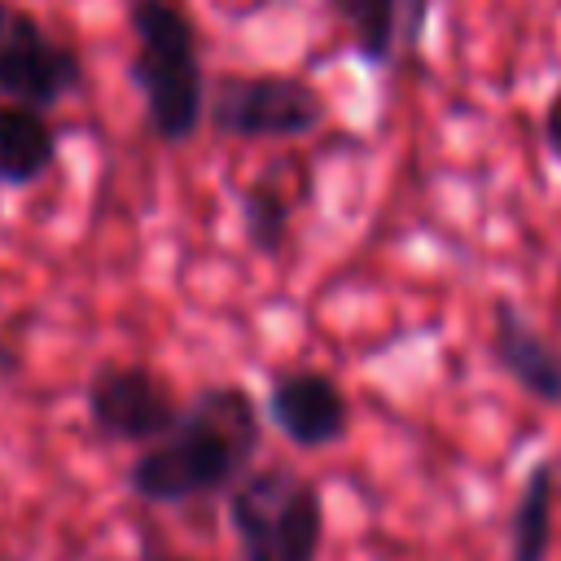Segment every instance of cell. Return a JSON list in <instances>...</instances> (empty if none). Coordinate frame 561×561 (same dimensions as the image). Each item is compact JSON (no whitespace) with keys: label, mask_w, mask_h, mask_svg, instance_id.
I'll list each match as a JSON object with an SVG mask.
<instances>
[{"label":"cell","mask_w":561,"mask_h":561,"mask_svg":"<svg viewBox=\"0 0 561 561\" xmlns=\"http://www.w3.org/2000/svg\"><path fill=\"white\" fill-rule=\"evenodd\" d=\"M57 127L48 110L0 101V188H31L57 162Z\"/></svg>","instance_id":"8fae6325"},{"label":"cell","mask_w":561,"mask_h":561,"mask_svg":"<svg viewBox=\"0 0 561 561\" xmlns=\"http://www.w3.org/2000/svg\"><path fill=\"white\" fill-rule=\"evenodd\" d=\"M491 355L530 399L561 403V351L526 320L513 298H495L491 307Z\"/></svg>","instance_id":"9c48e42d"},{"label":"cell","mask_w":561,"mask_h":561,"mask_svg":"<svg viewBox=\"0 0 561 561\" xmlns=\"http://www.w3.org/2000/svg\"><path fill=\"white\" fill-rule=\"evenodd\" d=\"M83 88V57L75 44H61L35 13L13 9L0 35V101L53 110Z\"/></svg>","instance_id":"8992f818"},{"label":"cell","mask_w":561,"mask_h":561,"mask_svg":"<svg viewBox=\"0 0 561 561\" xmlns=\"http://www.w3.org/2000/svg\"><path fill=\"white\" fill-rule=\"evenodd\" d=\"M329 118L324 92L307 75H237L210 79L206 123L224 140H298Z\"/></svg>","instance_id":"277c9868"},{"label":"cell","mask_w":561,"mask_h":561,"mask_svg":"<svg viewBox=\"0 0 561 561\" xmlns=\"http://www.w3.org/2000/svg\"><path fill=\"white\" fill-rule=\"evenodd\" d=\"M267 425L298 451L337 447L351 434V399L320 368H285L267 381Z\"/></svg>","instance_id":"52a82bcc"},{"label":"cell","mask_w":561,"mask_h":561,"mask_svg":"<svg viewBox=\"0 0 561 561\" xmlns=\"http://www.w3.org/2000/svg\"><path fill=\"white\" fill-rule=\"evenodd\" d=\"M83 412L88 425L101 443L114 447H149L184 412V399L171 390L162 373L149 364H96L83 390Z\"/></svg>","instance_id":"5b68a950"},{"label":"cell","mask_w":561,"mask_h":561,"mask_svg":"<svg viewBox=\"0 0 561 561\" xmlns=\"http://www.w3.org/2000/svg\"><path fill=\"white\" fill-rule=\"evenodd\" d=\"M307 197H311V175H307L302 158L285 153V158L267 162L241 188V232H245L250 250L276 254L289 241L294 215L307 206Z\"/></svg>","instance_id":"ba28073f"},{"label":"cell","mask_w":561,"mask_h":561,"mask_svg":"<svg viewBox=\"0 0 561 561\" xmlns=\"http://www.w3.org/2000/svg\"><path fill=\"white\" fill-rule=\"evenodd\" d=\"M557 517V469L535 460L508 508V561H548Z\"/></svg>","instance_id":"7c38bea8"},{"label":"cell","mask_w":561,"mask_h":561,"mask_svg":"<svg viewBox=\"0 0 561 561\" xmlns=\"http://www.w3.org/2000/svg\"><path fill=\"white\" fill-rule=\"evenodd\" d=\"M145 561H197V557H167V552H145Z\"/></svg>","instance_id":"9a60e30c"},{"label":"cell","mask_w":561,"mask_h":561,"mask_svg":"<svg viewBox=\"0 0 561 561\" xmlns=\"http://www.w3.org/2000/svg\"><path fill=\"white\" fill-rule=\"evenodd\" d=\"M539 136H543V149L561 162V88L548 96L543 105V123H539Z\"/></svg>","instance_id":"4fadbf2b"},{"label":"cell","mask_w":561,"mask_h":561,"mask_svg":"<svg viewBox=\"0 0 561 561\" xmlns=\"http://www.w3.org/2000/svg\"><path fill=\"white\" fill-rule=\"evenodd\" d=\"M351 31V48L368 66H394L425 35L430 0H324Z\"/></svg>","instance_id":"30bf717a"},{"label":"cell","mask_w":561,"mask_h":561,"mask_svg":"<svg viewBox=\"0 0 561 561\" xmlns=\"http://www.w3.org/2000/svg\"><path fill=\"white\" fill-rule=\"evenodd\" d=\"M13 9H18V4H9V0H0V35H4V26H9V18H13Z\"/></svg>","instance_id":"5bb4252c"},{"label":"cell","mask_w":561,"mask_h":561,"mask_svg":"<svg viewBox=\"0 0 561 561\" xmlns=\"http://www.w3.org/2000/svg\"><path fill=\"white\" fill-rule=\"evenodd\" d=\"M324 526V491L294 465H259L228 491L241 561H320Z\"/></svg>","instance_id":"3957f363"},{"label":"cell","mask_w":561,"mask_h":561,"mask_svg":"<svg viewBox=\"0 0 561 561\" xmlns=\"http://www.w3.org/2000/svg\"><path fill=\"white\" fill-rule=\"evenodd\" d=\"M263 412L245 386L219 381L184 399L180 421L127 465V491L153 508L228 495L259 456Z\"/></svg>","instance_id":"6da1fadb"},{"label":"cell","mask_w":561,"mask_h":561,"mask_svg":"<svg viewBox=\"0 0 561 561\" xmlns=\"http://www.w3.org/2000/svg\"><path fill=\"white\" fill-rule=\"evenodd\" d=\"M131 83L145 101V127L162 145H184L206 127L210 79L202 70L197 26L180 0H131Z\"/></svg>","instance_id":"7a4b0ae2"}]
</instances>
